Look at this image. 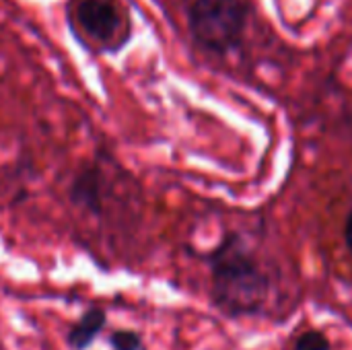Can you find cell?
Listing matches in <instances>:
<instances>
[{
    "label": "cell",
    "instance_id": "obj_7",
    "mask_svg": "<svg viewBox=\"0 0 352 350\" xmlns=\"http://www.w3.org/2000/svg\"><path fill=\"white\" fill-rule=\"evenodd\" d=\"M344 241H346V248H349L352 256V210L349 219H346V225H344Z\"/></svg>",
    "mask_w": 352,
    "mask_h": 350
},
{
    "label": "cell",
    "instance_id": "obj_4",
    "mask_svg": "<svg viewBox=\"0 0 352 350\" xmlns=\"http://www.w3.org/2000/svg\"><path fill=\"white\" fill-rule=\"evenodd\" d=\"M107 326V316L101 307H91L87 309L78 322L68 330L66 334V344L72 350H87L105 330Z\"/></svg>",
    "mask_w": 352,
    "mask_h": 350
},
{
    "label": "cell",
    "instance_id": "obj_2",
    "mask_svg": "<svg viewBox=\"0 0 352 350\" xmlns=\"http://www.w3.org/2000/svg\"><path fill=\"white\" fill-rule=\"evenodd\" d=\"M245 17V0H194L190 8V31L202 47L221 54L237 45Z\"/></svg>",
    "mask_w": 352,
    "mask_h": 350
},
{
    "label": "cell",
    "instance_id": "obj_6",
    "mask_svg": "<svg viewBox=\"0 0 352 350\" xmlns=\"http://www.w3.org/2000/svg\"><path fill=\"white\" fill-rule=\"evenodd\" d=\"M113 350H142V338L134 330H116L109 336Z\"/></svg>",
    "mask_w": 352,
    "mask_h": 350
},
{
    "label": "cell",
    "instance_id": "obj_1",
    "mask_svg": "<svg viewBox=\"0 0 352 350\" xmlns=\"http://www.w3.org/2000/svg\"><path fill=\"white\" fill-rule=\"evenodd\" d=\"M210 297L227 318L256 316L270 295V278L241 235L229 233L208 256Z\"/></svg>",
    "mask_w": 352,
    "mask_h": 350
},
{
    "label": "cell",
    "instance_id": "obj_5",
    "mask_svg": "<svg viewBox=\"0 0 352 350\" xmlns=\"http://www.w3.org/2000/svg\"><path fill=\"white\" fill-rule=\"evenodd\" d=\"M293 350H330V338L322 330H307L295 340Z\"/></svg>",
    "mask_w": 352,
    "mask_h": 350
},
{
    "label": "cell",
    "instance_id": "obj_3",
    "mask_svg": "<svg viewBox=\"0 0 352 350\" xmlns=\"http://www.w3.org/2000/svg\"><path fill=\"white\" fill-rule=\"evenodd\" d=\"M74 21L97 43L120 47L128 39V17L116 0H78Z\"/></svg>",
    "mask_w": 352,
    "mask_h": 350
}]
</instances>
